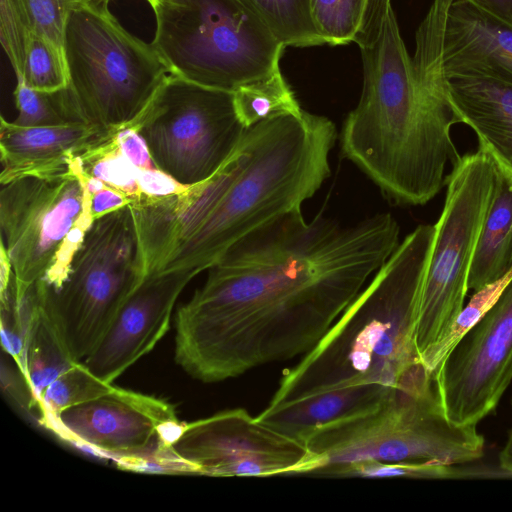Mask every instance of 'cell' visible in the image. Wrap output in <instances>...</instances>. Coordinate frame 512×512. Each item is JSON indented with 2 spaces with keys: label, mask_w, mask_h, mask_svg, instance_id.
Listing matches in <instances>:
<instances>
[{
  "label": "cell",
  "mask_w": 512,
  "mask_h": 512,
  "mask_svg": "<svg viewBox=\"0 0 512 512\" xmlns=\"http://www.w3.org/2000/svg\"><path fill=\"white\" fill-rule=\"evenodd\" d=\"M389 213L344 226L301 207L254 229L208 269L176 316L175 360L213 383L309 352L399 245Z\"/></svg>",
  "instance_id": "cell-1"
},
{
  "label": "cell",
  "mask_w": 512,
  "mask_h": 512,
  "mask_svg": "<svg viewBox=\"0 0 512 512\" xmlns=\"http://www.w3.org/2000/svg\"><path fill=\"white\" fill-rule=\"evenodd\" d=\"M447 9V0H432L412 58L389 9L377 41L361 49L362 92L341 129L343 156L399 205L432 200L445 186L447 164L460 156L451 128L461 122L440 64Z\"/></svg>",
  "instance_id": "cell-2"
},
{
  "label": "cell",
  "mask_w": 512,
  "mask_h": 512,
  "mask_svg": "<svg viewBox=\"0 0 512 512\" xmlns=\"http://www.w3.org/2000/svg\"><path fill=\"white\" fill-rule=\"evenodd\" d=\"M434 232L422 224L399 243L324 337L283 373L269 404L360 385L420 389L434 382L416 345Z\"/></svg>",
  "instance_id": "cell-3"
},
{
  "label": "cell",
  "mask_w": 512,
  "mask_h": 512,
  "mask_svg": "<svg viewBox=\"0 0 512 512\" xmlns=\"http://www.w3.org/2000/svg\"><path fill=\"white\" fill-rule=\"evenodd\" d=\"M336 138L330 119L303 109L249 127L244 135L247 164L157 273L208 270L242 237L301 207L330 176L329 155Z\"/></svg>",
  "instance_id": "cell-4"
},
{
  "label": "cell",
  "mask_w": 512,
  "mask_h": 512,
  "mask_svg": "<svg viewBox=\"0 0 512 512\" xmlns=\"http://www.w3.org/2000/svg\"><path fill=\"white\" fill-rule=\"evenodd\" d=\"M109 3L90 2L71 11L64 53L69 88L83 119L115 133L142 114L170 70L152 42L119 23Z\"/></svg>",
  "instance_id": "cell-5"
},
{
  "label": "cell",
  "mask_w": 512,
  "mask_h": 512,
  "mask_svg": "<svg viewBox=\"0 0 512 512\" xmlns=\"http://www.w3.org/2000/svg\"><path fill=\"white\" fill-rule=\"evenodd\" d=\"M484 443L476 426L445 416L435 385L397 388L377 408L326 425L305 441L318 469L364 460L465 464L483 456Z\"/></svg>",
  "instance_id": "cell-6"
},
{
  "label": "cell",
  "mask_w": 512,
  "mask_h": 512,
  "mask_svg": "<svg viewBox=\"0 0 512 512\" xmlns=\"http://www.w3.org/2000/svg\"><path fill=\"white\" fill-rule=\"evenodd\" d=\"M153 11L152 43L171 74L234 92L279 70L285 47L240 0H189Z\"/></svg>",
  "instance_id": "cell-7"
},
{
  "label": "cell",
  "mask_w": 512,
  "mask_h": 512,
  "mask_svg": "<svg viewBox=\"0 0 512 512\" xmlns=\"http://www.w3.org/2000/svg\"><path fill=\"white\" fill-rule=\"evenodd\" d=\"M143 279L128 205L95 219L62 282L56 287L36 282V290L66 350L75 362H83Z\"/></svg>",
  "instance_id": "cell-8"
},
{
  "label": "cell",
  "mask_w": 512,
  "mask_h": 512,
  "mask_svg": "<svg viewBox=\"0 0 512 512\" xmlns=\"http://www.w3.org/2000/svg\"><path fill=\"white\" fill-rule=\"evenodd\" d=\"M1 187V243L16 288L26 289L39 280L59 285L94 222L91 194L78 161L67 173L23 177Z\"/></svg>",
  "instance_id": "cell-9"
},
{
  "label": "cell",
  "mask_w": 512,
  "mask_h": 512,
  "mask_svg": "<svg viewBox=\"0 0 512 512\" xmlns=\"http://www.w3.org/2000/svg\"><path fill=\"white\" fill-rule=\"evenodd\" d=\"M497 168L481 150L459 156L446 176V196L427 264L417 318L421 362L450 334L464 308L479 234L497 181Z\"/></svg>",
  "instance_id": "cell-10"
},
{
  "label": "cell",
  "mask_w": 512,
  "mask_h": 512,
  "mask_svg": "<svg viewBox=\"0 0 512 512\" xmlns=\"http://www.w3.org/2000/svg\"><path fill=\"white\" fill-rule=\"evenodd\" d=\"M130 127L145 139L155 166L188 186L214 176L248 129L237 116L233 92L171 73Z\"/></svg>",
  "instance_id": "cell-11"
},
{
  "label": "cell",
  "mask_w": 512,
  "mask_h": 512,
  "mask_svg": "<svg viewBox=\"0 0 512 512\" xmlns=\"http://www.w3.org/2000/svg\"><path fill=\"white\" fill-rule=\"evenodd\" d=\"M164 469L230 477L310 475L320 466L308 446L242 408L182 423L165 452Z\"/></svg>",
  "instance_id": "cell-12"
},
{
  "label": "cell",
  "mask_w": 512,
  "mask_h": 512,
  "mask_svg": "<svg viewBox=\"0 0 512 512\" xmlns=\"http://www.w3.org/2000/svg\"><path fill=\"white\" fill-rule=\"evenodd\" d=\"M181 424L167 401L114 386L62 410L44 426L70 443L143 470L163 469L165 452Z\"/></svg>",
  "instance_id": "cell-13"
},
{
  "label": "cell",
  "mask_w": 512,
  "mask_h": 512,
  "mask_svg": "<svg viewBox=\"0 0 512 512\" xmlns=\"http://www.w3.org/2000/svg\"><path fill=\"white\" fill-rule=\"evenodd\" d=\"M445 416L476 426L512 381V276L485 314L458 340L435 375Z\"/></svg>",
  "instance_id": "cell-14"
},
{
  "label": "cell",
  "mask_w": 512,
  "mask_h": 512,
  "mask_svg": "<svg viewBox=\"0 0 512 512\" xmlns=\"http://www.w3.org/2000/svg\"><path fill=\"white\" fill-rule=\"evenodd\" d=\"M199 273L174 270L146 276L126 299L109 329L83 361L98 378L113 383L148 354L169 329L177 298Z\"/></svg>",
  "instance_id": "cell-15"
},
{
  "label": "cell",
  "mask_w": 512,
  "mask_h": 512,
  "mask_svg": "<svg viewBox=\"0 0 512 512\" xmlns=\"http://www.w3.org/2000/svg\"><path fill=\"white\" fill-rule=\"evenodd\" d=\"M440 64L444 77L486 76L512 84V26L470 0H452Z\"/></svg>",
  "instance_id": "cell-16"
},
{
  "label": "cell",
  "mask_w": 512,
  "mask_h": 512,
  "mask_svg": "<svg viewBox=\"0 0 512 512\" xmlns=\"http://www.w3.org/2000/svg\"><path fill=\"white\" fill-rule=\"evenodd\" d=\"M114 134L81 122L21 126L0 120V183L23 177L50 178L67 173L73 159Z\"/></svg>",
  "instance_id": "cell-17"
},
{
  "label": "cell",
  "mask_w": 512,
  "mask_h": 512,
  "mask_svg": "<svg viewBox=\"0 0 512 512\" xmlns=\"http://www.w3.org/2000/svg\"><path fill=\"white\" fill-rule=\"evenodd\" d=\"M448 100L476 134L479 150L512 180V84L486 76L445 77Z\"/></svg>",
  "instance_id": "cell-18"
},
{
  "label": "cell",
  "mask_w": 512,
  "mask_h": 512,
  "mask_svg": "<svg viewBox=\"0 0 512 512\" xmlns=\"http://www.w3.org/2000/svg\"><path fill=\"white\" fill-rule=\"evenodd\" d=\"M397 388L371 384L311 394L268 404L256 418L303 443L320 428L370 411Z\"/></svg>",
  "instance_id": "cell-19"
},
{
  "label": "cell",
  "mask_w": 512,
  "mask_h": 512,
  "mask_svg": "<svg viewBox=\"0 0 512 512\" xmlns=\"http://www.w3.org/2000/svg\"><path fill=\"white\" fill-rule=\"evenodd\" d=\"M497 172L494 195L469 272L468 289L474 292L512 272V180Z\"/></svg>",
  "instance_id": "cell-20"
},
{
  "label": "cell",
  "mask_w": 512,
  "mask_h": 512,
  "mask_svg": "<svg viewBox=\"0 0 512 512\" xmlns=\"http://www.w3.org/2000/svg\"><path fill=\"white\" fill-rule=\"evenodd\" d=\"M75 363L38 302L23 359L18 366L36 407L47 386Z\"/></svg>",
  "instance_id": "cell-21"
},
{
  "label": "cell",
  "mask_w": 512,
  "mask_h": 512,
  "mask_svg": "<svg viewBox=\"0 0 512 512\" xmlns=\"http://www.w3.org/2000/svg\"><path fill=\"white\" fill-rule=\"evenodd\" d=\"M284 47L326 44L312 16L311 0H240Z\"/></svg>",
  "instance_id": "cell-22"
},
{
  "label": "cell",
  "mask_w": 512,
  "mask_h": 512,
  "mask_svg": "<svg viewBox=\"0 0 512 512\" xmlns=\"http://www.w3.org/2000/svg\"><path fill=\"white\" fill-rule=\"evenodd\" d=\"M233 96L237 116L246 128L274 116L302 110L280 69L239 87Z\"/></svg>",
  "instance_id": "cell-23"
},
{
  "label": "cell",
  "mask_w": 512,
  "mask_h": 512,
  "mask_svg": "<svg viewBox=\"0 0 512 512\" xmlns=\"http://www.w3.org/2000/svg\"><path fill=\"white\" fill-rule=\"evenodd\" d=\"M14 98L18 115L13 121L21 126H58L86 122L71 89L36 90L16 79ZM87 123V122H86Z\"/></svg>",
  "instance_id": "cell-24"
},
{
  "label": "cell",
  "mask_w": 512,
  "mask_h": 512,
  "mask_svg": "<svg viewBox=\"0 0 512 512\" xmlns=\"http://www.w3.org/2000/svg\"><path fill=\"white\" fill-rule=\"evenodd\" d=\"M113 387V383L98 378L83 362H76L41 394L37 402L40 423L45 425L62 410L98 397Z\"/></svg>",
  "instance_id": "cell-25"
},
{
  "label": "cell",
  "mask_w": 512,
  "mask_h": 512,
  "mask_svg": "<svg viewBox=\"0 0 512 512\" xmlns=\"http://www.w3.org/2000/svg\"><path fill=\"white\" fill-rule=\"evenodd\" d=\"M78 157L86 174L122 191L132 200L142 197L137 181L139 168L120 152L114 134Z\"/></svg>",
  "instance_id": "cell-26"
},
{
  "label": "cell",
  "mask_w": 512,
  "mask_h": 512,
  "mask_svg": "<svg viewBox=\"0 0 512 512\" xmlns=\"http://www.w3.org/2000/svg\"><path fill=\"white\" fill-rule=\"evenodd\" d=\"M464 471L449 465L426 462H382L364 460L343 465L327 466L313 472L311 476L362 477V478H457L464 477Z\"/></svg>",
  "instance_id": "cell-27"
},
{
  "label": "cell",
  "mask_w": 512,
  "mask_h": 512,
  "mask_svg": "<svg viewBox=\"0 0 512 512\" xmlns=\"http://www.w3.org/2000/svg\"><path fill=\"white\" fill-rule=\"evenodd\" d=\"M21 79L27 86L55 91L69 86L64 54L46 37L33 32L27 46Z\"/></svg>",
  "instance_id": "cell-28"
},
{
  "label": "cell",
  "mask_w": 512,
  "mask_h": 512,
  "mask_svg": "<svg viewBox=\"0 0 512 512\" xmlns=\"http://www.w3.org/2000/svg\"><path fill=\"white\" fill-rule=\"evenodd\" d=\"M367 0H311L314 24L329 45L354 42Z\"/></svg>",
  "instance_id": "cell-29"
},
{
  "label": "cell",
  "mask_w": 512,
  "mask_h": 512,
  "mask_svg": "<svg viewBox=\"0 0 512 512\" xmlns=\"http://www.w3.org/2000/svg\"><path fill=\"white\" fill-rule=\"evenodd\" d=\"M511 276L512 272L501 280L475 292L470 302L463 308L462 312L458 316L447 338L423 361V365L430 372L433 378H435L437 369L445 356L454 347L458 340L492 306Z\"/></svg>",
  "instance_id": "cell-30"
},
{
  "label": "cell",
  "mask_w": 512,
  "mask_h": 512,
  "mask_svg": "<svg viewBox=\"0 0 512 512\" xmlns=\"http://www.w3.org/2000/svg\"><path fill=\"white\" fill-rule=\"evenodd\" d=\"M33 32V25L21 0H0V40L16 77L22 73Z\"/></svg>",
  "instance_id": "cell-31"
},
{
  "label": "cell",
  "mask_w": 512,
  "mask_h": 512,
  "mask_svg": "<svg viewBox=\"0 0 512 512\" xmlns=\"http://www.w3.org/2000/svg\"><path fill=\"white\" fill-rule=\"evenodd\" d=\"M95 1L106 0H21L34 31L51 41L64 56V31L69 14L76 7Z\"/></svg>",
  "instance_id": "cell-32"
},
{
  "label": "cell",
  "mask_w": 512,
  "mask_h": 512,
  "mask_svg": "<svg viewBox=\"0 0 512 512\" xmlns=\"http://www.w3.org/2000/svg\"><path fill=\"white\" fill-rule=\"evenodd\" d=\"M390 8V0H367L362 22L354 39L360 49L370 47L377 41Z\"/></svg>",
  "instance_id": "cell-33"
},
{
  "label": "cell",
  "mask_w": 512,
  "mask_h": 512,
  "mask_svg": "<svg viewBox=\"0 0 512 512\" xmlns=\"http://www.w3.org/2000/svg\"><path fill=\"white\" fill-rule=\"evenodd\" d=\"M114 140L120 152L136 167L157 168L151 157L145 139L134 127H125L114 133Z\"/></svg>",
  "instance_id": "cell-34"
},
{
  "label": "cell",
  "mask_w": 512,
  "mask_h": 512,
  "mask_svg": "<svg viewBox=\"0 0 512 512\" xmlns=\"http://www.w3.org/2000/svg\"><path fill=\"white\" fill-rule=\"evenodd\" d=\"M137 181L142 194L149 197L179 194L189 187L158 168H139Z\"/></svg>",
  "instance_id": "cell-35"
},
{
  "label": "cell",
  "mask_w": 512,
  "mask_h": 512,
  "mask_svg": "<svg viewBox=\"0 0 512 512\" xmlns=\"http://www.w3.org/2000/svg\"><path fill=\"white\" fill-rule=\"evenodd\" d=\"M132 201L122 191L106 185L103 189L91 195V214L95 220L130 205Z\"/></svg>",
  "instance_id": "cell-36"
},
{
  "label": "cell",
  "mask_w": 512,
  "mask_h": 512,
  "mask_svg": "<svg viewBox=\"0 0 512 512\" xmlns=\"http://www.w3.org/2000/svg\"><path fill=\"white\" fill-rule=\"evenodd\" d=\"M473 4L512 26V0H470Z\"/></svg>",
  "instance_id": "cell-37"
},
{
  "label": "cell",
  "mask_w": 512,
  "mask_h": 512,
  "mask_svg": "<svg viewBox=\"0 0 512 512\" xmlns=\"http://www.w3.org/2000/svg\"><path fill=\"white\" fill-rule=\"evenodd\" d=\"M499 463L504 472L512 475V427L509 431L507 441L499 454Z\"/></svg>",
  "instance_id": "cell-38"
},
{
  "label": "cell",
  "mask_w": 512,
  "mask_h": 512,
  "mask_svg": "<svg viewBox=\"0 0 512 512\" xmlns=\"http://www.w3.org/2000/svg\"><path fill=\"white\" fill-rule=\"evenodd\" d=\"M152 9L160 5L186 6L189 0H147Z\"/></svg>",
  "instance_id": "cell-39"
},
{
  "label": "cell",
  "mask_w": 512,
  "mask_h": 512,
  "mask_svg": "<svg viewBox=\"0 0 512 512\" xmlns=\"http://www.w3.org/2000/svg\"><path fill=\"white\" fill-rule=\"evenodd\" d=\"M106 1H111V0H106Z\"/></svg>",
  "instance_id": "cell-40"
}]
</instances>
